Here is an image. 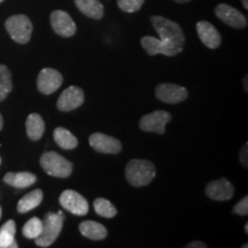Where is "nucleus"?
<instances>
[{"mask_svg":"<svg viewBox=\"0 0 248 248\" xmlns=\"http://www.w3.org/2000/svg\"><path fill=\"white\" fill-rule=\"evenodd\" d=\"M155 166L148 160L133 159L125 167V176L130 185L135 187L148 185L155 177Z\"/></svg>","mask_w":248,"mask_h":248,"instance_id":"obj_1","label":"nucleus"},{"mask_svg":"<svg viewBox=\"0 0 248 248\" xmlns=\"http://www.w3.org/2000/svg\"><path fill=\"white\" fill-rule=\"evenodd\" d=\"M63 213H47L43 219V229L36 238V245L39 247H49L57 240L63 226Z\"/></svg>","mask_w":248,"mask_h":248,"instance_id":"obj_2","label":"nucleus"},{"mask_svg":"<svg viewBox=\"0 0 248 248\" xmlns=\"http://www.w3.org/2000/svg\"><path fill=\"white\" fill-rule=\"evenodd\" d=\"M151 22L155 31L159 33L160 39L171 43L173 45L182 46V47L184 46L185 36L179 24L159 15L152 16Z\"/></svg>","mask_w":248,"mask_h":248,"instance_id":"obj_3","label":"nucleus"},{"mask_svg":"<svg viewBox=\"0 0 248 248\" xmlns=\"http://www.w3.org/2000/svg\"><path fill=\"white\" fill-rule=\"evenodd\" d=\"M40 166L49 176L68 178L73 172V163L57 152H46L40 157Z\"/></svg>","mask_w":248,"mask_h":248,"instance_id":"obj_4","label":"nucleus"},{"mask_svg":"<svg viewBox=\"0 0 248 248\" xmlns=\"http://www.w3.org/2000/svg\"><path fill=\"white\" fill-rule=\"evenodd\" d=\"M5 27L11 38L17 44H27L31 38L32 23L26 15L18 14L8 17Z\"/></svg>","mask_w":248,"mask_h":248,"instance_id":"obj_5","label":"nucleus"},{"mask_svg":"<svg viewBox=\"0 0 248 248\" xmlns=\"http://www.w3.org/2000/svg\"><path fill=\"white\" fill-rule=\"evenodd\" d=\"M140 44L142 47L145 48V51L147 52V54L152 55V57L156 54L173 57V55H177L183 51L182 46L173 45L171 43L166 42V40L162 39H157L152 36L142 37L140 40Z\"/></svg>","mask_w":248,"mask_h":248,"instance_id":"obj_6","label":"nucleus"},{"mask_svg":"<svg viewBox=\"0 0 248 248\" xmlns=\"http://www.w3.org/2000/svg\"><path fill=\"white\" fill-rule=\"evenodd\" d=\"M60 204L76 216H84L89 213V203L82 194L73 190L63 191L59 198Z\"/></svg>","mask_w":248,"mask_h":248,"instance_id":"obj_7","label":"nucleus"},{"mask_svg":"<svg viewBox=\"0 0 248 248\" xmlns=\"http://www.w3.org/2000/svg\"><path fill=\"white\" fill-rule=\"evenodd\" d=\"M171 120L170 113L166 110H155L153 113L142 116L139 122V128L145 132H155L163 135L166 125Z\"/></svg>","mask_w":248,"mask_h":248,"instance_id":"obj_8","label":"nucleus"},{"mask_svg":"<svg viewBox=\"0 0 248 248\" xmlns=\"http://www.w3.org/2000/svg\"><path fill=\"white\" fill-rule=\"evenodd\" d=\"M155 95L159 100L166 104H179L188 97V92L184 86L171 84V83H163L156 86Z\"/></svg>","mask_w":248,"mask_h":248,"instance_id":"obj_9","label":"nucleus"},{"mask_svg":"<svg viewBox=\"0 0 248 248\" xmlns=\"http://www.w3.org/2000/svg\"><path fill=\"white\" fill-rule=\"evenodd\" d=\"M63 78L58 70L53 68H44L39 73L38 79H37V88L43 94L48 95L54 93L60 88Z\"/></svg>","mask_w":248,"mask_h":248,"instance_id":"obj_10","label":"nucleus"},{"mask_svg":"<svg viewBox=\"0 0 248 248\" xmlns=\"http://www.w3.org/2000/svg\"><path fill=\"white\" fill-rule=\"evenodd\" d=\"M90 145L94 151L105 154H119L122 151V145L119 139L110 137L101 132L92 133L89 138Z\"/></svg>","mask_w":248,"mask_h":248,"instance_id":"obj_11","label":"nucleus"},{"mask_svg":"<svg viewBox=\"0 0 248 248\" xmlns=\"http://www.w3.org/2000/svg\"><path fill=\"white\" fill-rule=\"evenodd\" d=\"M49 20H51V26L57 35L64 37V38H69V37L75 35L76 24L70 15L66 12L59 11V9L52 12Z\"/></svg>","mask_w":248,"mask_h":248,"instance_id":"obj_12","label":"nucleus"},{"mask_svg":"<svg viewBox=\"0 0 248 248\" xmlns=\"http://www.w3.org/2000/svg\"><path fill=\"white\" fill-rule=\"evenodd\" d=\"M84 102V92L77 86H69L61 93L57 106L61 111H71L80 107Z\"/></svg>","mask_w":248,"mask_h":248,"instance_id":"obj_13","label":"nucleus"},{"mask_svg":"<svg viewBox=\"0 0 248 248\" xmlns=\"http://www.w3.org/2000/svg\"><path fill=\"white\" fill-rule=\"evenodd\" d=\"M215 14L219 20L225 24L235 29H244L247 26V18L241 12L226 4H219L216 6Z\"/></svg>","mask_w":248,"mask_h":248,"instance_id":"obj_14","label":"nucleus"},{"mask_svg":"<svg viewBox=\"0 0 248 248\" xmlns=\"http://www.w3.org/2000/svg\"><path fill=\"white\" fill-rule=\"evenodd\" d=\"M204 193L208 198L216 201H228L234 194V186L226 178L217 179L207 184Z\"/></svg>","mask_w":248,"mask_h":248,"instance_id":"obj_15","label":"nucleus"},{"mask_svg":"<svg viewBox=\"0 0 248 248\" xmlns=\"http://www.w3.org/2000/svg\"><path fill=\"white\" fill-rule=\"evenodd\" d=\"M197 32L204 46L210 49H215L221 45L222 37L215 27L208 21H200L197 23Z\"/></svg>","mask_w":248,"mask_h":248,"instance_id":"obj_16","label":"nucleus"},{"mask_svg":"<svg viewBox=\"0 0 248 248\" xmlns=\"http://www.w3.org/2000/svg\"><path fill=\"white\" fill-rule=\"evenodd\" d=\"M37 181L36 175L31 172H8L4 177V182L6 184L13 186L16 188H26L29 187L32 184H35Z\"/></svg>","mask_w":248,"mask_h":248,"instance_id":"obj_17","label":"nucleus"},{"mask_svg":"<svg viewBox=\"0 0 248 248\" xmlns=\"http://www.w3.org/2000/svg\"><path fill=\"white\" fill-rule=\"evenodd\" d=\"M79 231L84 237L91 240H102L107 237V229L100 223L85 221L79 224Z\"/></svg>","mask_w":248,"mask_h":248,"instance_id":"obj_18","label":"nucleus"},{"mask_svg":"<svg viewBox=\"0 0 248 248\" xmlns=\"http://www.w3.org/2000/svg\"><path fill=\"white\" fill-rule=\"evenodd\" d=\"M75 4L83 14L93 20H100L104 16V6L98 0H75Z\"/></svg>","mask_w":248,"mask_h":248,"instance_id":"obj_19","label":"nucleus"},{"mask_svg":"<svg viewBox=\"0 0 248 248\" xmlns=\"http://www.w3.org/2000/svg\"><path fill=\"white\" fill-rule=\"evenodd\" d=\"M26 128L28 137L31 140L37 141L43 137L45 132V122L42 119V116L38 114H30L28 116L27 122H26Z\"/></svg>","mask_w":248,"mask_h":248,"instance_id":"obj_20","label":"nucleus"},{"mask_svg":"<svg viewBox=\"0 0 248 248\" xmlns=\"http://www.w3.org/2000/svg\"><path fill=\"white\" fill-rule=\"evenodd\" d=\"M16 224L13 219H9L0 228V248H17L18 245L15 240Z\"/></svg>","mask_w":248,"mask_h":248,"instance_id":"obj_21","label":"nucleus"},{"mask_svg":"<svg viewBox=\"0 0 248 248\" xmlns=\"http://www.w3.org/2000/svg\"><path fill=\"white\" fill-rule=\"evenodd\" d=\"M43 191L37 188V190L31 191L30 193L24 195V197L18 201L17 212L20 214H26L30 210L35 209L38 207L43 201Z\"/></svg>","mask_w":248,"mask_h":248,"instance_id":"obj_22","label":"nucleus"},{"mask_svg":"<svg viewBox=\"0 0 248 248\" xmlns=\"http://www.w3.org/2000/svg\"><path fill=\"white\" fill-rule=\"evenodd\" d=\"M53 137L55 142L63 150H74L78 145V140H77L75 136L69 130L64 128L55 129L53 132Z\"/></svg>","mask_w":248,"mask_h":248,"instance_id":"obj_23","label":"nucleus"},{"mask_svg":"<svg viewBox=\"0 0 248 248\" xmlns=\"http://www.w3.org/2000/svg\"><path fill=\"white\" fill-rule=\"evenodd\" d=\"M13 89L12 74L5 64H0V101L5 100Z\"/></svg>","mask_w":248,"mask_h":248,"instance_id":"obj_24","label":"nucleus"},{"mask_svg":"<svg viewBox=\"0 0 248 248\" xmlns=\"http://www.w3.org/2000/svg\"><path fill=\"white\" fill-rule=\"evenodd\" d=\"M94 210L99 216L106 217V218H111L117 214V210L113 203L110 201H108L104 198H98L97 200H94Z\"/></svg>","mask_w":248,"mask_h":248,"instance_id":"obj_25","label":"nucleus"},{"mask_svg":"<svg viewBox=\"0 0 248 248\" xmlns=\"http://www.w3.org/2000/svg\"><path fill=\"white\" fill-rule=\"evenodd\" d=\"M43 229V221L38 217H32L24 224L22 229V233L28 239H36L40 234Z\"/></svg>","mask_w":248,"mask_h":248,"instance_id":"obj_26","label":"nucleus"},{"mask_svg":"<svg viewBox=\"0 0 248 248\" xmlns=\"http://www.w3.org/2000/svg\"><path fill=\"white\" fill-rule=\"evenodd\" d=\"M145 0H117V6L125 13H136L142 7Z\"/></svg>","mask_w":248,"mask_h":248,"instance_id":"obj_27","label":"nucleus"},{"mask_svg":"<svg viewBox=\"0 0 248 248\" xmlns=\"http://www.w3.org/2000/svg\"><path fill=\"white\" fill-rule=\"evenodd\" d=\"M233 213L240 216H247L248 214V197H244L239 202L234 206Z\"/></svg>","mask_w":248,"mask_h":248,"instance_id":"obj_28","label":"nucleus"},{"mask_svg":"<svg viewBox=\"0 0 248 248\" xmlns=\"http://www.w3.org/2000/svg\"><path fill=\"white\" fill-rule=\"evenodd\" d=\"M247 147H248V145L245 144V146L243 147V150H241V152H240V162L245 167V168H247V167H248V163H247V154H248Z\"/></svg>","mask_w":248,"mask_h":248,"instance_id":"obj_29","label":"nucleus"},{"mask_svg":"<svg viewBox=\"0 0 248 248\" xmlns=\"http://www.w3.org/2000/svg\"><path fill=\"white\" fill-rule=\"evenodd\" d=\"M186 247L187 248H206L207 245L203 244L202 241H193V243L188 244Z\"/></svg>","mask_w":248,"mask_h":248,"instance_id":"obj_30","label":"nucleus"},{"mask_svg":"<svg viewBox=\"0 0 248 248\" xmlns=\"http://www.w3.org/2000/svg\"><path fill=\"white\" fill-rule=\"evenodd\" d=\"M173 1H176V2H179V4H185V2H188V1H191V0H173Z\"/></svg>","mask_w":248,"mask_h":248,"instance_id":"obj_31","label":"nucleus"},{"mask_svg":"<svg viewBox=\"0 0 248 248\" xmlns=\"http://www.w3.org/2000/svg\"><path fill=\"white\" fill-rule=\"evenodd\" d=\"M2 126H4V120H2L1 114H0V130L2 129Z\"/></svg>","mask_w":248,"mask_h":248,"instance_id":"obj_32","label":"nucleus"},{"mask_svg":"<svg viewBox=\"0 0 248 248\" xmlns=\"http://www.w3.org/2000/svg\"><path fill=\"white\" fill-rule=\"evenodd\" d=\"M243 1V6L245 7V9H248V1L247 0H241Z\"/></svg>","mask_w":248,"mask_h":248,"instance_id":"obj_33","label":"nucleus"},{"mask_svg":"<svg viewBox=\"0 0 248 248\" xmlns=\"http://www.w3.org/2000/svg\"><path fill=\"white\" fill-rule=\"evenodd\" d=\"M245 91H248L247 90V77H245Z\"/></svg>","mask_w":248,"mask_h":248,"instance_id":"obj_34","label":"nucleus"},{"mask_svg":"<svg viewBox=\"0 0 248 248\" xmlns=\"http://www.w3.org/2000/svg\"><path fill=\"white\" fill-rule=\"evenodd\" d=\"M245 231H246V232H248V224H246V225H245Z\"/></svg>","mask_w":248,"mask_h":248,"instance_id":"obj_35","label":"nucleus"},{"mask_svg":"<svg viewBox=\"0 0 248 248\" xmlns=\"http://www.w3.org/2000/svg\"><path fill=\"white\" fill-rule=\"evenodd\" d=\"M0 218H1V207H0Z\"/></svg>","mask_w":248,"mask_h":248,"instance_id":"obj_36","label":"nucleus"},{"mask_svg":"<svg viewBox=\"0 0 248 248\" xmlns=\"http://www.w3.org/2000/svg\"><path fill=\"white\" fill-rule=\"evenodd\" d=\"M2 1H4V0H0V4H1V2H2Z\"/></svg>","mask_w":248,"mask_h":248,"instance_id":"obj_37","label":"nucleus"},{"mask_svg":"<svg viewBox=\"0 0 248 248\" xmlns=\"http://www.w3.org/2000/svg\"><path fill=\"white\" fill-rule=\"evenodd\" d=\"M0 162H1V160H0Z\"/></svg>","mask_w":248,"mask_h":248,"instance_id":"obj_38","label":"nucleus"}]
</instances>
